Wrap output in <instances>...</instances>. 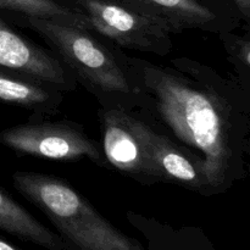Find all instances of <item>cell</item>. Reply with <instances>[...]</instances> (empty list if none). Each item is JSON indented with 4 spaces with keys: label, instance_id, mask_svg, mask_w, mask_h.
<instances>
[{
    "label": "cell",
    "instance_id": "9",
    "mask_svg": "<svg viewBox=\"0 0 250 250\" xmlns=\"http://www.w3.org/2000/svg\"><path fill=\"white\" fill-rule=\"evenodd\" d=\"M0 66L68 93L77 81L55 54L12 31L0 19Z\"/></svg>",
    "mask_w": 250,
    "mask_h": 250
},
{
    "label": "cell",
    "instance_id": "14",
    "mask_svg": "<svg viewBox=\"0 0 250 250\" xmlns=\"http://www.w3.org/2000/svg\"><path fill=\"white\" fill-rule=\"evenodd\" d=\"M227 58L233 63L237 77L250 89V38L249 33L238 36L233 31L220 34Z\"/></svg>",
    "mask_w": 250,
    "mask_h": 250
},
{
    "label": "cell",
    "instance_id": "7",
    "mask_svg": "<svg viewBox=\"0 0 250 250\" xmlns=\"http://www.w3.org/2000/svg\"><path fill=\"white\" fill-rule=\"evenodd\" d=\"M129 7L160 17L175 28L176 33L185 29H198L222 34L234 31L241 22V15L226 0H115Z\"/></svg>",
    "mask_w": 250,
    "mask_h": 250
},
{
    "label": "cell",
    "instance_id": "11",
    "mask_svg": "<svg viewBox=\"0 0 250 250\" xmlns=\"http://www.w3.org/2000/svg\"><path fill=\"white\" fill-rule=\"evenodd\" d=\"M129 224L146 238L144 250H216L202 229L193 226L176 227L154 217L127 211Z\"/></svg>",
    "mask_w": 250,
    "mask_h": 250
},
{
    "label": "cell",
    "instance_id": "8",
    "mask_svg": "<svg viewBox=\"0 0 250 250\" xmlns=\"http://www.w3.org/2000/svg\"><path fill=\"white\" fill-rule=\"evenodd\" d=\"M137 122L148 155L163 182L172 183L197 194L211 197L204 159L192 150L159 133L137 115Z\"/></svg>",
    "mask_w": 250,
    "mask_h": 250
},
{
    "label": "cell",
    "instance_id": "15",
    "mask_svg": "<svg viewBox=\"0 0 250 250\" xmlns=\"http://www.w3.org/2000/svg\"><path fill=\"white\" fill-rule=\"evenodd\" d=\"M226 1L231 2L234 7L237 9V11L239 12L241 17L243 20H246L249 23L250 21V0H226Z\"/></svg>",
    "mask_w": 250,
    "mask_h": 250
},
{
    "label": "cell",
    "instance_id": "6",
    "mask_svg": "<svg viewBox=\"0 0 250 250\" xmlns=\"http://www.w3.org/2000/svg\"><path fill=\"white\" fill-rule=\"evenodd\" d=\"M99 121L102 149L107 166L141 185L163 182L149 158L133 112L100 107Z\"/></svg>",
    "mask_w": 250,
    "mask_h": 250
},
{
    "label": "cell",
    "instance_id": "4",
    "mask_svg": "<svg viewBox=\"0 0 250 250\" xmlns=\"http://www.w3.org/2000/svg\"><path fill=\"white\" fill-rule=\"evenodd\" d=\"M85 15L90 31L119 48L167 56L173 49L175 28L165 20L115 0H72Z\"/></svg>",
    "mask_w": 250,
    "mask_h": 250
},
{
    "label": "cell",
    "instance_id": "10",
    "mask_svg": "<svg viewBox=\"0 0 250 250\" xmlns=\"http://www.w3.org/2000/svg\"><path fill=\"white\" fill-rule=\"evenodd\" d=\"M65 94L53 85L0 66V100L33 112V119L59 112Z\"/></svg>",
    "mask_w": 250,
    "mask_h": 250
},
{
    "label": "cell",
    "instance_id": "12",
    "mask_svg": "<svg viewBox=\"0 0 250 250\" xmlns=\"http://www.w3.org/2000/svg\"><path fill=\"white\" fill-rule=\"evenodd\" d=\"M0 231L46 250H66L56 232L42 224L9 194L0 189Z\"/></svg>",
    "mask_w": 250,
    "mask_h": 250
},
{
    "label": "cell",
    "instance_id": "5",
    "mask_svg": "<svg viewBox=\"0 0 250 250\" xmlns=\"http://www.w3.org/2000/svg\"><path fill=\"white\" fill-rule=\"evenodd\" d=\"M0 144L20 155L51 160L75 161L87 158L107 167L102 146L85 133L80 124L59 120L33 119L0 132Z\"/></svg>",
    "mask_w": 250,
    "mask_h": 250
},
{
    "label": "cell",
    "instance_id": "1",
    "mask_svg": "<svg viewBox=\"0 0 250 250\" xmlns=\"http://www.w3.org/2000/svg\"><path fill=\"white\" fill-rule=\"evenodd\" d=\"M136 88L132 110L159 133L204 159L212 195L248 172L250 89L236 76L180 56L155 63L122 53Z\"/></svg>",
    "mask_w": 250,
    "mask_h": 250
},
{
    "label": "cell",
    "instance_id": "2",
    "mask_svg": "<svg viewBox=\"0 0 250 250\" xmlns=\"http://www.w3.org/2000/svg\"><path fill=\"white\" fill-rule=\"evenodd\" d=\"M21 21L45 41L100 107L132 111L137 93L122 59V50L95 32L49 19L21 16Z\"/></svg>",
    "mask_w": 250,
    "mask_h": 250
},
{
    "label": "cell",
    "instance_id": "3",
    "mask_svg": "<svg viewBox=\"0 0 250 250\" xmlns=\"http://www.w3.org/2000/svg\"><path fill=\"white\" fill-rule=\"evenodd\" d=\"M12 182L55 227L66 250H144L138 239L120 231L66 181L46 173L17 171Z\"/></svg>",
    "mask_w": 250,
    "mask_h": 250
},
{
    "label": "cell",
    "instance_id": "13",
    "mask_svg": "<svg viewBox=\"0 0 250 250\" xmlns=\"http://www.w3.org/2000/svg\"><path fill=\"white\" fill-rule=\"evenodd\" d=\"M0 9L16 12L20 16L55 20L90 29L85 15L76 7L72 0H0Z\"/></svg>",
    "mask_w": 250,
    "mask_h": 250
},
{
    "label": "cell",
    "instance_id": "16",
    "mask_svg": "<svg viewBox=\"0 0 250 250\" xmlns=\"http://www.w3.org/2000/svg\"><path fill=\"white\" fill-rule=\"evenodd\" d=\"M0 250H21V249L12 246L11 243H9V242H6L5 239H2L1 237H0Z\"/></svg>",
    "mask_w": 250,
    "mask_h": 250
}]
</instances>
